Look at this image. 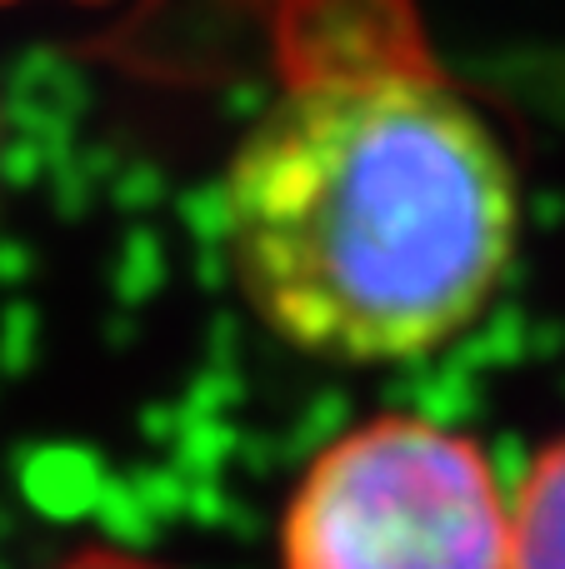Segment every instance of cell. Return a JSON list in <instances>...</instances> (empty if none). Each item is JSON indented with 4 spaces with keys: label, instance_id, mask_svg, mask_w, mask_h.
<instances>
[{
    "label": "cell",
    "instance_id": "obj_1",
    "mask_svg": "<svg viewBox=\"0 0 565 569\" xmlns=\"http://www.w3.org/2000/svg\"><path fill=\"white\" fill-rule=\"evenodd\" d=\"M516 240L511 150L426 56L300 60L220 180L240 300L290 350L336 365L420 360L466 335Z\"/></svg>",
    "mask_w": 565,
    "mask_h": 569
},
{
    "label": "cell",
    "instance_id": "obj_3",
    "mask_svg": "<svg viewBox=\"0 0 565 569\" xmlns=\"http://www.w3.org/2000/svg\"><path fill=\"white\" fill-rule=\"evenodd\" d=\"M506 569H565V440L541 450L511 495Z\"/></svg>",
    "mask_w": 565,
    "mask_h": 569
},
{
    "label": "cell",
    "instance_id": "obj_4",
    "mask_svg": "<svg viewBox=\"0 0 565 569\" xmlns=\"http://www.w3.org/2000/svg\"><path fill=\"white\" fill-rule=\"evenodd\" d=\"M110 569H116V565H110Z\"/></svg>",
    "mask_w": 565,
    "mask_h": 569
},
{
    "label": "cell",
    "instance_id": "obj_2",
    "mask_svg": "<svg viewBox=\"0 0 565 569\" xmlns=\"http://www.w3.org/2000/svg\"><path fill=\"white\" fill-rule=\"evenodd\" d=\"M511 495L470 435L380 415L316 455L286 569H506Z\"/></svg>",
    "mask_w": 565,
    "mask_h": 569
}]
</instances>
